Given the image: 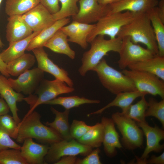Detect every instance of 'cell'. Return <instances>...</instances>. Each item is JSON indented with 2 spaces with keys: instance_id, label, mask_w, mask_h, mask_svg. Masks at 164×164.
Segmentation results:
<instances>
[{
  "instance_id": "obj_1",
  "label": "cell",
  "mask_w": 164,
  "mask_h": 164,
  "mask_svg": "<svg viewBox=\"0 0 164 164\" xmlns=\"http://www.w3.org/2000/svg\"><path fill=\"white\" fill-rule=\"evenodd\" d=\"M41 117L40 114L35 111L24 117L18 124L17 142L22 143L26 139L32 138L51 144L63 139L55 130L43 124Z\"/></svg>"
},
{
  "instance_id": "obj_2",
  "label": "cell",
  "mask_w": 164,
  "mask_h": 164,
  "mask_svg": "<svg viewBox=\"0 0 164 164\" xmlns=\"http://www.w3.org/2000/svg\"><path fill=\"white\" fill-rule=\"evenodd\" d=\"M127 36L130 37L133 43H142L159 56L155 34L146 12L137 13L131 22L122 27L117 37L122 38Z\"/></svg>"
},
{
  "instance_id": "obj_3",
  "label": "cell",
  "mask_w": 164,
  "mask_h": 164,
  "mask_svg": "<svg viewBox=\"0 0 164 164\" xmlns=\"http://www.w3.org/2000/svg\"><path fill=\"white\" fill-rule=\"evenodd\" d=\"M121 42L122 39L118 37L109 40L106 39L103 35L96 37L90 43V49L83 54L82 64L78 70L80 75L84 76L88 71L92 70L109 52L118 53Z\"/></svg>"
},
{
  "instance_id": "obj_4",
  "label": "cell",
  "mask_w": 164,
  "mask_h": 164,
  "mask_svg": "<svg viewBox=\"0 0 164 164\" xmlns=\"http://www.w3.org/2000/svg\"><path fill=\"white\" fill-rule=\"evenodd\" d=\"M92 70L96 73L102 86L112 94L138 91L129 78L110 66L104 58Z\"/></svg>"
},
{
  "instance_id": "obj_5",
  "label": "cell",
  "mask_w": 164,
  "mask_h": 164,
  "mask_svg": "<svg viewBox=\"0 0 164 164\" xmlns=\"http://www.w3.org/2000/svg\"><path fill=\"white\" fill-rule=\"evenodd\" d=\"M63 81L55 79L50 80L43 79L35 91L34 94L25 97L24 101L30 105V108L25 116L27 115L38 106L63 94L73 92V87L67 85Z\"/></svg>"
},
{
  "instance_id": "obj_6",
  "label": "cell",
  "mask_w": 164,
  "mask_h": 164,
  "mask_svg": "<svg viewBox=\"0 0 164 164\" xmlns=\"http://www.w3.org/2000/svg\"><path fill=\"white\" fill-rule=\"evenodd\" d=\"M137 13L127 11L124 12L109 13L95 24V26L87 38L90 43L99 35H107L110 39L116 38L121 28L131 22Z\"/></svg>"
},
{
  "instance_id": "obj_7",
  "label": "cell",
  "mask_w": 164,
  "mask_h": 164,
  "mask_svg": "<svg viewBox=\"0 0 164 164\" xmlns=\"http://www.w3.org/2000/svg\"><path fill=\"white\" fill-rule=\"evenodd\" d=\"M111 118L122 135V143L125 149L133 150L141 147L144 134L135 121L121 112L113 113Z\"/></svg>"
},
{
  "instance_id": "obj_8",
  "label": "cell",
  "mask_w": 164,
  "mask_h": 164,
  "mask_svg": "<svg viewBox=\"0 0 164 164\" xmlns=\"http://www.w3.org/2000/svg\"><path fill=\"white\" fill-rule=\"evenodd\" d=\"M92 149L73 139L70 140L63 139L50 144L45 157V161L46 164H54L66 156H86L92 151Z\"/></svg>"
},
{
  "instance_id": "obj_9",
  "label": "cell",
  "mask_w": 164,
  "mask_h": 164,
  "mask_svg": "<svg viewBox=\"0 0 164 164\" xmlns=\"http://www.w3.org/2000/svg\"><path fill=\"white\" fill-rule=\"evenodd\" d=\"M122 72L129 78L137 90L153 96L164 98V82L156 75L149 73L135 70H123Z\"/></svg>"
},
{
  "instance_id": "obj_10",
  "label": "cell",
  "mask_w": 164,
  "mask_h": 164,
  "mask_svg": "<svg viewBox=\"0 0 164 164\" xmlns=\"http://www.w3.org/2000/svg\"><path fill=\"white\" fill-rule=\"evenodd\" d=\"M121 39V44L118 53L120 58L118 61L121 69H125L130 65L157 56L148 49L133 43L129 36Z\"/></svg>"
},
{
  "instance_id": "obj_11",
  "label": "cell",
  "mask_w": 164,
  "mask_h": 164,
  "mask_svg": "<svg viewBox=\"0 0 164 164\" xmlns=\"http://www.w3.org/2000/svg\"><path fill=\"white\" fill-rule=\"evenodd\" d=\"M77 13L72 16L73 21L90 24L97 22L110 12L109 5H103L96 0H79Z\"/></svg>"
},
{
  "instance_id": "obj_12",
  "label": "cell",
  "mask_w": 164,
  "mask_h": 164,
  "mask_svg": "<svg viewBox=\"0 0 164 164\" xmlns=\"http://www.w3.org/2000/svg\"><path fill=\"white\" fill-rule=\"evenodd\" d=\"M44 77V72L37 67L26 71L17 79L9 78L8 79L15 91L29 95L35 91Z\"/></svg>"
},
{
  "instance_id": "obj_13",
  "label": "cell",
  "mask_w": 164,
  "mask_h": 164,
  "mask_svg": "<svg viewBox=\"0 0 164 164\" xmlns=\"http://www.w3.org/2000/svg\"><path fill=\"white\" fill-rule=\"evenodd\" d=\"M141 127L146 138V146L140 158L136 156L137 164H145L149 153L152 151L161 152L164 148V145H160V141L164 139V131L158 126H149L147 122L137 123Z\"/></svg>"
},
{
  "instance_id": "obj_14",
  "label": "cell",
  "mask_w": 164,
  "mask_h": 164,
  "mask_svg": "<svg viewBox=\"0 0 164 164\" xmlns=\"http://www.w3.org/2000/svg\"><path fill=\"white\" fill-rule=\"evenodd\" d=\"M37 60L38 68L48 73L55 77L65 82L68 86L73 87L74 84L69 76L68 72L55 64L49 57L43 47L36 48L32 50Z\"/></svg>"
},
{
  "instance_id": "obj_15",
  "label": "cell",
  "mask_w": 164,
  "mask_h": 164,
  "mask_svg": "<svg viewBox=\"0 0 164 164\" xmlns=\"http://www.w3.org/2000/svg\"><path fill=\"white\" fill-rule=\"evenodd\" d=\"M22 16L33 32L41 31L56 21L52 14L40 3Z\"/></svg>"
},
{
  "instance_id": "obj_16",
  "label": "cell",
  "mask_w": 164,
  "mask_h": 164,
  "mask_svg": "<svg viewBox=\"0 0 164 164\" xmlns=\"http://www.w3.org/2000/svg\"><path fill=\"white\" fill-rule=\"evenodd\" d=\"M6 37L9 45L24 39L33 32L25 22L22 15H13L7 19Z\"/></svg>"
},
{
  "instance_id": "obj_17",
  "label": "cell",
  "mask_w": 164,
  "mask_h": 164,
  "mask_svg": "<svg viewBox=\"0 0 164 164\" xmlns=\"http://www.w3.org/2000/svg\"><path fill=\"white\" fill-rule=\"evenodd\" d=\"M23 143L20 151L27 164H46L44 159L49 146L36 143L32 138L26 139Z\"/></svg>"
},
{
  "instance_id": "obj_18",
  "label": "cell",
  "mask_w": 164,
  "mask_h": 164,
  "mask_svg": "<svg viewBox=\"0 0 164 164\" xmlns=\"http://www.w3.org/2000/svg\"><path fill=\"white\" fill-rule=\"evenodd\" d=\"M103 126L104 135L103 143L104 151L108 156L113 157L117 154L116 149L122 148L116 131L115 123L111 118L103 117L101 122Z\"/></svg>"
},
{
  "instance_id": "obj_19",
  "label": "cell",
  "mask_w": 164,
  "mask_h": 164,
  "mask_svg": "<svg viewBox=\"0 0 164 164\" xmlns=\"http://www.w3.org/2000/svg\"><path fill=\"white\" fill-rule=\"evenodd\" d=\"M159 2L158 0H121L108 5L110 9L109 13L125 11L135 13H146L157 6Z\"/></svg>"
},
{
  "instance_id": "obj_20",
  "label": "cell",
  "mask_w": 164,
  "mask_h": 164,
  "mask_svg": "<svg viewBox=\"0 0 164 164\" xmlns=\"http://www.w3.org/2000/svg\"><path fill=\"white\" fill-rule=\"evenodd\" d=\"M0 95L9 106L12 117L18 124L21 121L17 112V103L24 100V96L21 93L15 91L9 83L7 77L0 75Z\"/></svg>"
},
{
  "instance_id": "obj_21",
  "label": "cell",
  "mask_w": 164,
  "mask_h": 164,
  "mask_svg": "<svg viewBox=\"0 0 164 164\" xmlns=\"http://www.w3.org/2000/svg\"><path fill=\"white\" fill-rule=\"evenodd\" d=\"M128 67L130 70L153 74L164 80V57L156 56L130 65Z\"/></svg>"
},
{
  "instance_id": "obj_22",
  "label": "cell",
  "mask_w": 164,
  "mask_h": 164,
  "mask_svg": "<svg viewBox=\"0 0 164 164\" xmlns=\"http://www.w3.org/2000/svg\"><path fill=\"white\" fill-rule=\"evenodd\" d=\"M67 36L60 29L45 44L44 47L58 53L63 54L70 58H75V52L70 47L68 43Z\"/></svg>"
},
{
  "instance_id": "obj_23",
  "label": "cell",
  "mask_w": 164,
  "mask_h": 164,
  "mask_svg": "<svg viewBox=\"0 0 164 164\" xmlns=\"http://www.w3.org/2000/svg\"><path fill=\"white\" fill-rule=\"evenodd\" d=\"M70 22V19L67 18L56 21L34 37L30 42L26 50L30 51L36 48L43 47L46 43L57 31Z\"/></svg>"
},
{
  "instance_id": "obj_24",
  "label": "cell",
  "mask_w": 164,
  "mask_h": 164,
  "mask_svg": "<svg viewBox=\"0 0 164 164\" xmlns=\"http://www.w3.org/2000/svg\"><path fill=\"white\" fill-rule=\"evenodd\" d=\"M50 110L55 115L54 120L52 122L47 121L45 124L57 132L63 139L66 140L72 139L68 121L70 110L65 109L64 111L61 112L52 107H51Z\"/></svg>"
},
{
  "instance_id": "obj_25",
  "label": "cell",
  "mask_w": 164,
  "mask_h": 164,
  "mask_svg": "<svg viewBox=\"0 0 164 164\" xmlns=\"http://www.w3.org/2000/svg\"><path fill=\"white\" fill-rule=\"evenodd\" d=\"M148 94L138 91L121 92L116 95L115 99L106 106L98 110L87 114L88 116L101 113L105 110L111 107L116 106L120 108L122 112L125 111L137 98L145 96Z\"/></svg>"
},
{
  "instance_id": "obj_26",
  "label": "cell",
  "mask_w": 164,
  "mask_h": 164,
  "mask_svg": "<svg viewBox=\"0 0 164 164\" xmlns=\"http://www.w3.org/2000/svg\"><path fill=\"white\" fill-rule=\"evenodd\" d=\"M41 32H33L27 38L9 45L8 48L0 53L3 61L7 64L25 54L32 39Z\"/></svg>"
},
{
  "instance_id": "obj_27",
  "label": "cell",
  "mask_w": 164,
  "mask_h": 164,
  "mask_svg": "<svg viewBox=\"0 0 164 164\" xmlns=\"http://www.w3.org/2000/svg\"><path fill=\"white\" fill-rule=\"evenodd\" d=\"M36 59L30 53H25L7 64V70L10 75L19 76L30 70L34 65Z\"/></svg>"
},
{
  "instance_id": "obj_28",
  "label": "cell",
  "mask_w": 164,
  "mask_h": 164,
  "mask_svg": "<svg viewBox=\"0 0 164 164\" xmlns=\"http://www.w3.org/2000/svg\"><path fill=\"white\" fill-rule=\"evenodd\" d=\"M146 13L155 34L159 56L164 57V23L159 16L157 6L151 9Z\"/></svg>"
},
{
  "instance_id": "obj_29",
  "label": "cell",
  "mask_w": 164,
  "mask_h": 164,
  "mask_svg": "<svg viewBox=\"0 0 164 164\" xmlns=\"http://www.w3.org/2000/svg\"><path fill=\"white\" fill-rule=\"evenodd\" d=\"M39 3V0H6L5 12L9 16L22 15Z\"/></svg>"
},
{
  "instance_id": "obj_30",
  "label": "cell",
  "mask_w": 164,
  "mask_h": 164,
  "mask_svg": "<svg viewBox=\"0 0 164 164\" xmlns=\"http://www.w3.org/2000/svg\"><path fill=\"white\" fill-rule=\"evenodd\" d=\"M104 135L103 125L101 122H98L91 126L90 129L82 137L76 140L92 148H98L103 143Z\"/></svg>"
},
{
  "instance_id": "obj_31",
  "label": "cell",
  "mask_w": 164,
  "mask_h": 164,
  "mask_svg": "<svg viewBox=\"0 0 164 164\" xmlns=\"http://www.w3.org/2000/svg\"><path fill=\"white\" fill-rule=\"evenodd\" d=\"M100 102L98 100L88 99L77 96L67 97H59L48 101L44 104L59 105L62 106L65 109L70 110L74 107L86 104H98Z\"/></svg>"
},
{
  "instance_id": "obj_32",
  "label": "cell",
  "mask_w": 164,
  "mask_h": 164,
  "mask_svg": "<svg viewBox=\"0 0 164 164\" xmlns=\"http://www.w3.org/2000/svg\"><path fill=\"white\" fill-rule=\"evenodd\" d=\"M145 97H141L139 101L134 104H131L125 111L121 113L137 123L146 122L145 114L148 103Z\"/></svg>"
},
{
  "instance_id": "obj_33",
  "label": "cell",
  "mask_w": 164,
  "mask_h": 164,
  "mask_svg": "<svg viewBox=\"0 0 164 164\" xmlns=\"http://www.w3.org/2000/svg\"><path fill=\"white\" fill-rule=\"evenodd\" d=\"M60 29L68 37V42L77 43L82 48L85 49L88 46V42L82 37L74 21L69 25L64 26Z\"/></svg>"
},
{
  "instance_id": "obj_34",
  "label": "cell",
  "mask_w": 164,
  "mask_h": 164,
  "mask_svg": "<svg viewBox=\"0 0 164 164\" xmlns=\"http://www.w3.org/2000/svg\"><path fill=\"white\" fill-rule=\"evenodd\" d=\"M61 7L59 11L52 14L55 21L76 15L78 12L79 8L77 5L78 0H59Z\"/></svg>"
},
{
  "instance_id": "obj_35",
  "label": "cell",
  "mask_w": 164,
  "mask_h": 164,
  "mask_svg": "<svg viewBox=\"0 0 164 164\" xmlns=\"http://www.w3.org/2000/svg\"><path fill=\"white\" fill-rule=\"evenodd\" d=\"M148 107L145 114V117L153 116L161 122L164 127V99L158 101L153 97H150L148 100Z\"/></svg>"
},
{
  "instance_id": "obj_36",
  "label": "cell",
  "mask_w": 164,
  "mask_h": 164,
  "mask_svg": "<svg viewBox=\"0 0 164 164\" xmlns=\"http://www.w3.org/2000/svg\"><path fill=\"white\" fill-rule=\"evenodd\" d=\"M0 164H27L20 149H6L0 151Z\"/></svg>"
},
{
  "instance_id": "obj_37",
  "label": "cell",
  "mask_w": 164,
  "mask_h": 164,
  "mask_svg": "<svg viewBox=\"0 0 164 164\" xmlns=\"http://www.w3.org/2000/svg\"><path fill=\"white\" fill-rule=\"evenodd\" d=\"M18 124L13 117L8 114L0 116V128L12 138L16 139Z\"/></svg>"
},
{
  "instance_id": "obj_38",
  "label": "cell",
  "mask_w": 164,
  "mask_h": 164,
  "mask_svg": "<svg viewBox=\"0 0 164 164\" xmlns=\"http://www.w3.org/2000/svg\"><path fill=\"white\" fill-rule=\"evenodd\" d=\"M84 121L74 120L70 127V132L73 139L77 140L82 137L90 128Z\"/></svg>"
},
{
  "instance_id": "obj_39",
  "label": "cell",
  "mask_w": 164,
  "mask_h": 164,
  "mask_svg": "<svg viewBox=\"0 0 164 164\" xmlns=\"http://www.w3.org/2000/svg\"><path fill=\"white\" fill-rule=\"evenodd\" d=\"M21 146L0 128V151L8 149H20Z\"/></svg>"
},
{
  "instance_id": "obj_40",
  "label": "cell",
  "mask_w": 164,
  "mask_h": 164,
  "mask_svg": "<svg viewBox=\"0 0 164 164\" xmlns=\"http://www.w3.org/2000/svg\"><path fill=\"white\" fill-rule=\"evenodd\" d=\"M100 152L99 148H96L84 158H77L75 164H101L99 156Z\"/></svg>"
},
{
  "instance_id": "obj_41",
  "label": "cell",
  "mask_w": 164,
  "mask_h": 164,
  "mask_svg": "<svg viewBox=\"0 0 164 164\" xmlns=\"http://www.w3.org/2000/svg\"><path fill=\"white\" fill-rule=\"evenodd\" d=\"M39 1L40 3L52 14L56 13L60 10L59 0H39Z\"/></svg>"
},
{
  "instance_id": "obj_42",
  "label": "cell",
  "mask_w": 164,
  "mask_h": 164,
  "mask_svg": "<svg viewBox=\"0 0 164 164\" xmlns=\"http://www.w3.org/2000/svg\"><path fill=\"white\" fill-rule=\"evenodd\" d=\"M74 21L77 26L82 37L87 40L88 36L94 28L95 24H87Z\"/></svg>"
},
{
  "instance_id": "obj_43",
  "label": "cell",
  "mask_w": 164,
  "mask_h": 164,
  "mask_svg": "<svg viewBox=\"0 0 164 164\" xmlns=\"http://www.w3.org/2000/svg\"><path fill=\"white\" fill-rule=\"evenodd\" d=\"M164 164V152L161 155L157 156L154 155H152L149 159H146L145 164Z\"/></svg>"
},
{
  "instance_id": "obj_44",
  "label": "cell",
  "mask_w": 164,
  "mask_h": 164,
  "mask_svg": "<svg viewBox=\"0 0 164 164\" xmlns=\"http://www.w3.org/2000/svg\"><path fill=\"white\" fill-rule=\"evenodd\" d=\"M76 156L68 155L62 157L55 164H75L77 159Z\"/></svg>"
},
{
  "instance_id": "obj_45",
  "label": "cell",
  "mask_w": 164,
  "mask_h": 164,
  "mask_svg": "<svg viewBox=\"0 0 164 164\" xmlns=\"http://www.w3.org/2000/svg\"><path fill=\"white\" fill-rule=\"evenodd\" d=\"M10 108L5 100L0 97V116L9 112Z\"/></svg>"
},
{
  "instance_id": "obj_46",
  "label": "cell",
  "mask_w": 164,
  "mask_h": 164,
  "mask_svg": "<svg viewBox=\"0 0 164 164\" xmlns=\"http://www.w3.org/2000/svg\"><path fill=\"white\" fill-rule=\"evenodd\" d=\"M157 6L159 16L161 20L164 23V0H161L159 2Z\"/></svg>"
},
{
  "instance_id": "obj_47",
  "label": "cell",
  "mask_w": 164,
  "mask_h": 164,
  "mask_svg": "<svg viewBox=\"0 0 164 164\" xmlns=\"http://www.w3.org/2000/svg\"><path fill=\"white\" fill-rule=\"evenodd\" d=\"M0 72L2 74L6 77H10L7 70V64L4 62L0 56Z\"/></svg>"
},
{
  "instance_id": "obj_48",
  "label": "cell",
  "mask_w": 164,
  "mask_h": 164,
  "mask_svg": "<svg viewBox=\"0 0 164 164\" xmlns=\"http://www.w3.org/2000/svg\"><path fill=\"white\" fill-rule=\"evenodd\" d=\"M98 3L103 5H107L117 2L121 0H96Z\"/></svg>"
},
{
  "instance_id": "obj_49",
  "label": "cell",
  "mask_w": 164,
  "mask_h": 164,
  "mask_svg": "<svg viewBox=\"0 0 164 164\" xmlns=\"http://www.w3.org/2000/svg\"><path fill=\"white\" fill-rule=\"evenodd\" d=\"M2 1V0H0V5ZM3 44L1 40V39L0 37V50L1 48H2L3 47Z\"/></svg>"
}]
</instances>
